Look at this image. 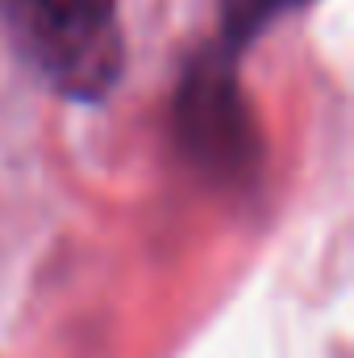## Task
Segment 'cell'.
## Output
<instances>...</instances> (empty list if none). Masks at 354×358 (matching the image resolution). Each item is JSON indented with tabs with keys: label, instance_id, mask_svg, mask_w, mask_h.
Returning <instances> with one entry per match:
<instances>
[{
	"label": "cell",
	"instance_id": "obj_2",
	"mask_svg": "<svg viewBox=\"0 0 354 358\" xmlns=\"http://www.w3.org/2000/svg\"><path fill=\"white\" fill-rule=\"evenodd\" d=\"M176 142L200 176L250 183L259 176V129L238 80V50L221 38L192 55L176 92Z\"/></svg>",
	"mask_w": 354,
	"mask_h": 358
},
{
	"label": "cell",
	"instance_id": "obj_1",
	"mask_svg": "<svg viewBox=\"0 0 354 358\" xmlns=\"http://www.w3.org/2000/svg\"><path fill=\"white\" fill-rule=\"evenodd\" d=\"M21 59L71 100H104L125 67L121 0H0Z\"/></svg>",
	"mask_w": 354,
	"mask_h": 358
},
{
	"label": "cell",
	"instance_id": "obj_3",
	"mask_svg": "<svg viewBox=\"0 0 354 358\" xmlns=\"http://www.w3.org/2000/svg\"><path fill=\"white\" fill-rule=\"evenodd\" d=\"M304 4L309 0H221V42L242 55L271 21H279L283 13H296Z\"/></svg>",
	"mask_w": 354,
	"mask_h": 358
}]
</instances>
